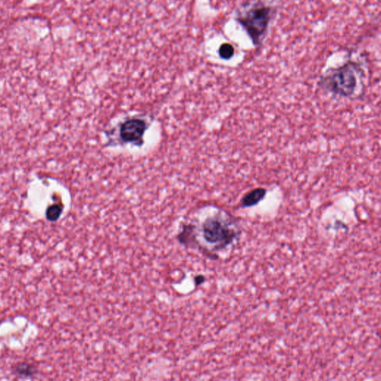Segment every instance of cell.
<instances>
[{"mask_svg": "<svg viewBox=\"0 0 381 381\" xmlns=\"http://www.w3.org/2000/svg\"><path fill=\"white\" fill-rule=\"evenodd\" d=\"M271 8L264 5L253 7L238 19L255 46L261 42V38L268 27Z\"/></svg>", "mask_w": 381, "mask_h": 381, "instance_id": "obj_3", "label": "cell"}, {"mask_svg": "<svg viewBox=\"0 0 381 381\" xmlns=\"http://www.w3.org/2000/svg\"><path fill=\"white\" fill-rule=\"evenodd\" d=\"M147 129L146 122L139 118L124 122L119 129L121 140L125 143H140Z\"/></svg>", "mask_w": 381, "mask_h": 381, "instance_id": "obj_4", "label": "cell"}, {"mask_svg": "<svg viewBox=\"0 0 381 381\" xmlns=\"http://www.w3.org/2000/svg\"><path fill=\"white\" fill-rule=\"evenodd\" d=\"M241 229L238 221L225 211L208 215L199 224H183L177 240L189 249H198L212 259L230 249L238 240Z\"/></svg>", "mask_w": 381, "mask_h": 381, "instance_id": "obj_1", "label": "cell"}, {"mask_svg": "<svg viewBox=\"0 0 381 381\" xmlns=\"http://www.w3.org/2000/svg\"><path fill=\"white\" fill-rule=\"evenodd\" d=\"M267 190L262 188L253 189L248 192L242 198L241 205L243 207H250L258 204L265 197Z\"/></svg>", "mask_w": 381, "mask_h": 381, "instance_id": "obj_5", "label": "cell"}, {"mask_svg": "<svg viewBox=\"0 0 381 381\" xmlns=\"http://www.w3.org/2000/svg\"><path fill=\"white\" fill-rule=\"evenodd\" d=\"M358 72L357 65L353 62H348L329 71L322 78L320 84L322 87L329 93L338 96L350 98L357 90Z\"/></svg>", "mask_w": 381, "mask_h": 381, "instance_id": "obj_2", "label": "cell"}, {"mask_svg": "<svg viewBox=\"0 0 381 381\" xmlns=\"http://www.w3.org/2000/svg\"><path fill=\"white\" fill-rule=\"evenodd\" d=\"M205 282H206V278L203 275H198L194 278V284H195L196 286L203 285Z\"/></svg>", "mask_w": 381, "mask_h": 381, "instance_id": "obj_9", "label": "cell"}, {"mask_svg": "<svg viewBox=\"0 0 381 381\" xmlns=\"http://www.w3.org/2000/svg\"><path fill=\"white\" fill-rule=\"evenodd\" d=\"M17 375L23 377H32L36 374L37 369L34 365L28 363H20L14 368Z\"/></svg>", "mask_w": 381, "mask_h": 381, "instance_id": "obj_6", "label": "cell"}, {"mask_svg": "<svg viewBox=\"0 0 381 381\" xmlns=\"http://www.w3.org/2000/svg\"><path fill=\"white\" fill-rule=\"evenodd\" d=\"M235 49L230 44H224L219 48L220 57L224 60H230L234 55Z\"/></svg>", "mask_w": 381, "mask_h": 381, "instance_id": "obj_8", "label": "cell"}, {"mask_svg": "<svg viewBox=\"0 0 381 381\" xmlns=\"http://www.w3.org/2000/svg\"><path fill=\"white\" fill-rule=\"evenodd\" d=\"M63 209V206H60V205H51L49 207H48V209H47V212H46L47 219L48 221H51V222L57 221L60 218V217L61 216Z\"/></svg>", "mask_w": 381, "mask_h": 381, "instance_id": "obj_7", "label": "cell"}]
</instances>
